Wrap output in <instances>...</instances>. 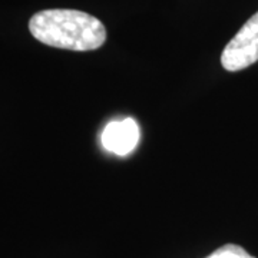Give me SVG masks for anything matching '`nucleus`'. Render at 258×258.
I'll return each mask as SVG.
<instances>
[{"instance_id":"1","label":"nucleus","mask_w":258,"mask_h":258,"mask_svg":"<svg viewBox=\"0 0 258 258\" xmlns=\"http://www.w3.org/2000/svg\"><path fill=\"white\" fill-rule=\"evenodd\" d=\"M32 36L47 46L88 52L106 42V28L89 13L74 9H47L29 20Z\"/></svg>"},{"instance_id":"3","label":"nucleus","mask_w":258,"mask_h":258,"mask_svg":"<svg viewBox=\"0 0 258 258\" xmlns=\"http://www.w3.org/2000/svg\"><path fill=\"white\" fill-rule=\"evenodd\" d=\"M139 134L138 123L132 118L113 120L102 132V145L115 155L126 157L138 145Z\"/></svg>"},{"instance_id":"4","label":"nucleus","mask_w":258,"mask_h":258,"mask_svg":"<svg viewBox=\"0 0 258 258\" xmlns=\"http://www.w3.org/2000/svg\"><path fill=\"white\" fill-rule=\"evenodd\" d=\"M205 258H255L245 249L235 244H225Z\"/></svg>"},{"instance_id":"2","label":"nucleus","mask_w":258,"mask_h":258,"mask_svg":"<svg viewBox=\"0 0 258 258\" xmlns=\"http://www.w3.org/2000/svg\"><path fill=\"white\" fill-rule=\"evenodd\" d=\"M255 62H258V12L227 43L221 55L222 68L228 72L247 69Z\"/></svg>"}]
</instances>
